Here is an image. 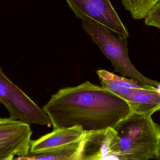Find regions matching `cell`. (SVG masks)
<instances>
[{"label":"cell","mask_w":160,"mask_h":160,"mask_svg":"<svg viewBox=\"0 0 160 160\" xmlns=\"http://www.w3.org/2000/svg\"><path fill=\"white\" fill-rule=\"evenodd\" d=\"M43 109L53 129L80 126L85 132L113 128L132 113L123 99L88 81L60 89Z\"/></svg>","instance_id":"6da1fadb"},{"label":"cell","mask_w":160,"mask_h":160,"mask_svg":"<svg viewBox=\"0 0 160 160\" xmlns=\"http://www.w3.org/2000/svg\"><path fill=\"white\" fill-rule=\"evenodd\" d=\"M113 128L118 136V160L157 159L160 126L151 116L131 113Z\"/></svg>","instance_id":"7a4b0ae2"},{"label":"cell","mask_w":160,"mask_h":160,"mask_svg":"<svg viewBox=\"0 0 160 160\" xmlns=\"http://www.w3.org/2000/svg\"><path fill=\"white\" fill-rule=\"evenodd\" d=\"M81 20L82 29L111 61L115 72L134 80L142 86L159 85L160 82L146 78L134 67L129 57L127 38L116 34L91 19Z\"/></svg>","instance_id":"3957f363"},{"label":"cell","mask_w":160,"mask_h":160,"mask_svg":"<svg viewBox=\"0 0 160 160\" xmlns=\"http://www.w3.org/2000/svg\"><path fill=\"white\" fill-rule=\"evenodd\" d=\"M97 73L102 86L127 101L132 112L151 116L160 111V94L157 86H142L132 79L104 70H98Z\"/></svg>","instance_id":"277c9868"},{"label":"cell","mask_w":160,"mask_h":160,"mask_svg":"<svg viewBox=\"0 0 160 160\" xmlns=\"http://www.w3.org/2000/svg\"><path fill=\"white\" fill-rule=\"evenodd\" d=\"M0 103L9 112L11 119L31 124L52 126L43 109L5 76L0 67Z\"/></svg>","instance_id":"5b68a950"},{"label":"cell","mask_w":160,"mask_h":160,"mask_svg":"<svg viewBox=\"0 0 160 160\" xmlns=\"http://www.w3.org/2000/svg\"><path fill=\"white\" fill-rule=\"evenodd\" d=\"M79 18H88L118 35L128 38V30L121 21L110 0H66Z\"/></svg>","instance_id":"8992f818"},{"label":"cell","mask_w":160,"mask_h":160,"mask_svg":"<svg viewBox=\"0 0 160 160\" xmlns=\"http://www.w3.org/2000/svg\"><path fill=\"white\" fill-rule=\"evenodd\" d=\"M30 125L19 120L0 117V160L14 159L30 151L32 141Z\"/></svg>","instance_id":"52a82bcc"},{"label":"cell","mask_w":160,"mask_h":160,"mask_svg":"<svg viewBox=\"0 0 160 160\" xmlns=\"http://www.w3.org/2000/svg\"><path fill=\"white\" fill-rule=\"evenodd\" d=\"M118 160V136L112 128L85 132L79 160Z\"/></svg>","instance_id":"ba28073f"},{"label":"cell","mask_w":160,"mask_h":160,"mask_svg":"<svg viewBox=\"0 0 160 160\" xmlns=\"http://www.w3.org/2000/svg\"><path fill=\"white\" fill-rule=\"evenodd\" d=\"M85 132L80 126L53 129L36 141H32L31 152H38L68 144L82 140Z\"/></svg>","instance_id":"9c48e42d"},{"label":"cell","mask_w":160,"mask_h":160,"mask_svg":"<svg viewBox=\"0 0 160 160\" xmlns=\"http://www.w3.org/2000/svg\"><path fill=\"white\" fill-rule=\"evenodd\" d=\"M82 139L75 142L42 151H29L26 155L14 158L13 160H79Z\"/></svg>","instance_id":"30bf717a"},{"label":"cell","mask_w":160,"mask_h":160,"mask_svg":"<svg viewBox=\"0 0 160 160\" xmlns=\"http://www.w3.org/2000/svg\"><path fill=\"white\" fill-rule=\"evenodd\" d=\"M122 4L134 19H145L160 0H121Z\"/></svg>","instance_id":"8fae6325"},{"label":"cell","mask_w":160,"mask_h":160,"mask_svg":"<svg viewBox=\"0 0 160 160\" xmlns=\"http://www.w3.org/2000/svg\"><path fill=\"white\" fill-rule=\"evenodd\" d=\"M145 23L148 26L156 27L160 30V3L151 9L145 18Z\"/></svg>","instance_id":"7c38bea8"},{"label":"cell","mask_w":160,"mask_h":160,"mask_svg":"<svg viewBox=\"0 0 160 160\" xmlns=\"http://www.w3.org/2000/svg\"><path fill=\"white\" fill-rule=\"evenodd\" d=\"M157 89H158V93L160 94V83L159 85H158L157 86Z\"/></svg>","instance_id":"4fadbf2b"},{"label":"cell","mask_w":160,"mask_h":160,"mask_svg":"<svg viewBox=\"0 0 160 160\" xmlns=\"http://www.w3.org/2000/svg\"><path fill=\"white\" fill-rule=\"evenodd\" d=\"M157 160H160V155L159 156V157L157 158Z\"/></svg>","instance_id":"5bb4252c"},{"label":"cell","mask_w":160,"mask_h":160,"mask_svg":"<svg viewBox=\"0 0 160 160\" xmlns=\"http://www.w3.org/2000/svg\"><path fill=\"white\" fill-rule=\"evenodd\" d=\"M159 2H160V1H159Z\"/></svg>","instance_id":"9a60e30c"}]
</instances>
